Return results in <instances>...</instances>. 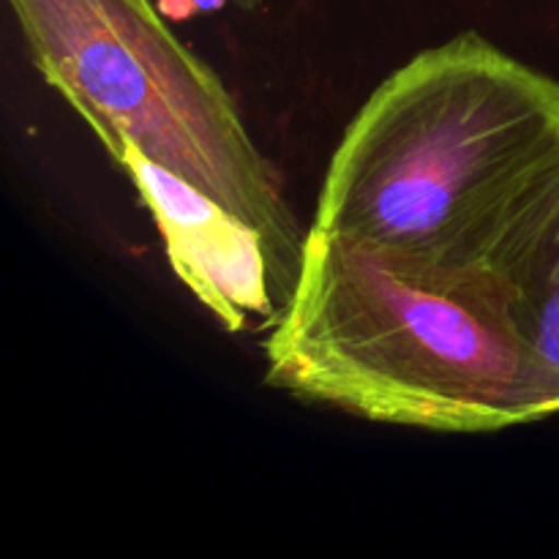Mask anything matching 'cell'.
Instances as JSON below:
<instances>
[{
    "label": "cell",
    "instance_id": "cell-1",
    "mask_svg": "<svg viewBox=\"0 0 559 559\" xmlns=\"http://www.w3.org/2000/svg\"><path fill=\"white\" fill-rule=\"evenodd\" d=\"M265 385L437 435H495L557 415L484 267L382 254L317 227L267 331Z\"/></svg>",
    "mask_w": 559,
    "mask_h": 559
},
{
    "label": "cell",
    "instance_id": "cell-2",
    "mask_svg": "<svg viewBox=\"0 0 559 559\" xmlns=\"http://www.w3.org/2000/svg\"><path fill=\"white\" fill-rule=\"evenodd\" d=\"M559 145V82L467 31L399 66L355 112L311 227L382 254L469 265Z\"/></svg>",
    "mask_w": 559,
    "mask_h": 559
},
{
    "label": "cell",
    "instance_id": "cell-3",
    "mask_svg": "<svg viewBox=\"0 0 559 559\" xmlns=\"http://www.w3.org/2000/svg\"><path fill=\"white\" fill-rule=\"evenodd\" d=\"M41 80L96 134L112 164L134 145L254 224L287 304L306 229L282 173L246 129L216 69L191 52L153 0H9Z\"/></svg>",
    "mask_w": 559,
    "mask_h": 559
},
{
    "label": "cell",
    "instance_id": "cell-4",
    "mask_svg": "<svg viewBox=\"0 0 559 559\" xmlns=\"http://www.w3.org/2000/svg\"><path fill=\"white\" fill-rule=\"evenodd\" d=\"M115 167L151 213L175 278L213 320L227 333L271 328L282 300L260 229L134 145L120 147Z\"/></svg>",
    "mask_w": 559,
    "mask_h": 559
},
{
    "label": "cell",
    "instance_id": "cell-5",
    "mask_svg": "<svg viewBox=\"0 0 559 559\" xmlns=\"http://www.w3.org/2000/svg\"><path fill=\"white\" fill-rule=\"evenodd\" d=\"M473 262L500 287L559 415V145L497 213Z\"/></svg>",
    "mask_w": 559,
    "mask_h": 559
},
{
    "label": "cell",
    "instance_id": "cell-6",
    "mask_svg": "<svg viewBox=\"0 0 559 559\" xmlns=\"http://www.w3.org/2000/svg\"><path fill=\"white\" fill-rule=\"evenodd\" d=\"M162 14L167 20H189L194 14H211V11H222L233 0H156Z\"/></svg>",
    "mask_w": 559,
    "mask_h": 559
},
{
    "label": "cell",
    "instance_id": "cell-7",
    "mask_svg": "<svg viewBox=\"0 0 559 559\" xmlns=\"http://www.w3.org/2000/svg\"><path fill=\"white\" fill-rule=\"evenodd\" d=\"M233 5H238V9H243V11H257L262 5V0H233Z\"/></svg>",
    "mask_w": 559,
    "mask_h": 559
}]
</instances>
